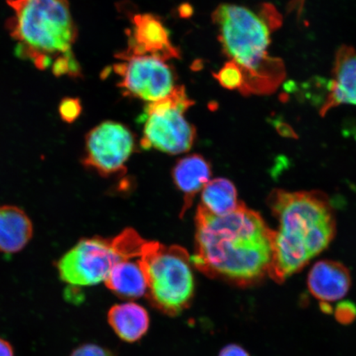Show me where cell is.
I'll use <instances>...</instances> for the list:
<instances>
[{
	"label": "cell",
	"instance_id": "cell-13",
	"mask_svg": "<svg viewBox=\"0 0 356 356\" xmlns=\"http://www.w3.org/2000/svg\"><path fill=\"white\" fill-rule=\"evenodd\" d=\"M106 286L115 296L124 300H136L148 291V282L141 257L127 258L118 262L105 280Z\"/></svg>",
	"mask_w": 356,
	"mask_h": 356
},
{
	"label": "cell",
	"instance_id": "cell-21",
	"mask_svg": "<svg viewBox=\"0 0 356 356\" xmlns=\"http://www.w3.org/2000/svg\"><path fill=\"white\" fill-rule=\"evenodd\" d=\"M70 356H117L113 351L106 347L93 344L86 343L80 345L75 348Z\"/></svg>",
	"mask_w": 356,
	"mask_h": 356
},
{
	"label": "cell",
	"instance_id": "cell-9",
	"mask_svg": "<svg viewBox=\"0 0 356 356\" xmlns=\"http://www.w3.org/2000/svg\"><path fill=\"white\" fill-rule=\"evenodd\" d=\"M135 140L130 130L118 122H104L86 136L84 165L102 176L126 170L124 164L133 153Z\"/></svg>",
	"mask_w": 356,
	"mask_h": 356
},
{
	"label": "cell",
	"instance_id": "cell-14",
	"mask_svg": "<svg viewBox=\"0 0 356 356\" xmlns=\"http://www.w3.org/2000/svg\"><path fill=\"white\" fill-rule=\"evenodd\" d=\"M211 176L210 163L199 154L186 156L177 163L172 177L177 188L184 194L181 216L193 204L195 195L211 181Z\"/></svg>",
	"mask_w": 356,
	"mask_h": 356
},
{
	"label": "cell",
	"instance_id": "cell-1",
	"mask_svg": "<svg viewBox=\"0 0 356 356\" xmlns=\"http://www.w3.org/2000/svg\"><path fill=\"white\" fill-rule=\"evenodd\" d=\"M195 252L191 262L209 277L248 287L269 275L274 230L259 213L243 203L228 215L217 216L198 207Z\"/></svg>",
	"mask_w": 356,
	"mask_h": 356
},
{
	"label": "cell",
	"instance_id": "cell-7",
	"mask_svg": "<svg viewBox=\"0 0 356 356\" xmlns=\"http://www.w3.org/2000/svg\"><path fill=\"white\" fill-rule=\"evenodd\" d=\"M123 258L113 239H83L58 264L60 277L67 284L90 286L105 282L113 266Z\"/></svg>",
	"mask_w": 356,
	"mask_h": 356
},
{
	"label": "cell",
	"instance_id": "cell-19",
	"mask_svg": "<svg viewBox=\"0 0 356 356\" xmlns=\"http://www.w3.org/2000/svg\"><path fill=\"white\" fill-rule=\"evenodd\" d=\"M82 104L79 99L66 97L60 102L59 106L60 117L65 122L73 123L82 113Z\"/></svg>",
	"mask_w": 356,
	"mask_h": 356
},
{
	"label": "cell",
	"instance_id": "cell-10",
	"mask_svg": "<svg viewBox=\"0 0 356 356\" xmlns=\"http://www.w3.org/2000/svg\"><path fill=\"white\" fill-rule=\"evenodd\" d=\"M127 51L118 58L149 56L167 61L178 59L180 51L173 46L165 26L152 13H139L132 19Z\"/></svg>",
	"mask_w": 356,
	"mask_h": 356
},
{
	"label": "cell",
	"instance_id": "cell-3",
	"mask_svg": "<svg viewBox=\"0 0 356 356\" xmlns=\"http://www.w3.org/2000/svg\"><path fill=\"white\" fill-rule=\"evenodd\" d=\"M225 54L242 70L244 96L274 92L286 78L283 61L270 56L271 32L282 25L273 6H264L259 15L248 8L222 3L212 13Z\"/></svg>",
	"mask_w": 356,
	"mask_h": 356
},
{
	"label": "cell",
	"instance_id": "cell-26",
	"mask_svg": "<svg viewBox=\"0 0 356 356\" xmlns=\"http://www.w3.org/2000/svg\"><path fill=\"white\" fill-rule=\"evenodd\" d=\"M354 138H355V141H356V130H355V131L354 132Z\"/></svg>",
	"mask_w": 356,
	"mask_h": 356
},
{
	"label": "cell",
	"instance_id": "cell-16",
	"mask_svg": "<svg viewBox=\"0 0 356 356\" xmlns=\"http://www.w3.org/2000/svg\"><path fill=\"white\" fill-rule=\"evenodd\" d=\"M33 233L32 221L20 208L0 207V252L21 251L32 238Z\"/></svg>",
	"mask_w": 356,
	"mask_h": 356
},
{
	"label": "cell",
	"instance_id": "cell-23",
	"mask_svg": "<svg viewBox=\"0 0 356 356\" xmlns=\"http://www.w3.org/2000/svg\"><path fill=\"white\" fill-rule=\"evenodd\" d=\"M0 356H15V350L12 345L1 337H0Z\"/></svg>",
	"mask_w": 356,
	"mask_h": 356
},
{
	"label": "cell",
	"instance_id": "cell-20",
	"mask_svg": "<svg viewBox=\"0 0 356 356\" xmlns=\"http://www.w3.org/2000/svg\"><path fill=\"white\" fill-rule=\"evenodd\" d=\"M337 321L341 324L348 325L356 319V305L350 301H343L338 304L335 310Z\"/></svg>",
	"mask_w": 356,
	"mask_h": 356
},
{
	"label": "cell",
	"instance_id": "cell-12",
	"mask_svg": "<svg viewBox=\"0 0 356 356\" xmlns=\"http://www.w3.org/2000/svg\"><path fill=\"white\" fill-rule=\"evenodd\" d=\"M307 284L312 296L321 302H329L346 296L351 286V277L344 265L322 260L312 267Z\"/></svg>",
	"mask_w": 356,
	"mask_h": 356
},
{
	"label": "cell",
	"instance_id": "cell-4",
	"mask_svg": "<svg viewBox=\"0 0 356 356\" xmlns=\"http://www.w3.org/2000/svg\"><path fill=\"white\" fill-rule=\"evenodd\" d=\"M7 3L13 13L7 29L21 59L44 70L73 53L78 31L69 0H7Z\"/></svg>",
	"mask_w": 356,
	"mask_h": 356
},
{
	"label": "cell",
	"instance_id": "cell-11",
	"mask_svg": "<svg viewBox=\"0 0 356 356\" xmlns=\"http://www.w3.org/2000/svg\"><path fill=\"white\" fill-rule=\"evenodd\" d=\"M341 105L356 106V51L348 46L338 49L320 114Z\"/></svg>",
	"mask_w": 356,
	"mask_h": 356
},
{
	"label": "cell",
	"instance_id": "cell-6",
	"mask_svg": "<svg viewBox=\"0 0 356 356\" xmlns=\"http://www.w3.org/2000/svg\"><path fill=\"white\" fill-rule=\"evenodd\" d=\"M193 104L184 86H175L163 99L149 102L143 115L142 148L169 154L188 152L194 144L197 131L184 114Z\"/></svg>",
	"mask_w": 356,
	"mask_h": 356
},
{
	"label": "cell",
	"instance_id": "cell-5",
	"mask_svg": "<svg viewBox=\"0 0 356 356\" xmlns=\"http://www.w3.org/2000/svg\"><path fill=\"white\" fill-rule=\"evenodd\" d=\"M141 261L148 282L146 296L151 305L170 317L189 308L195 282L191 258L184 248L146 241Z\"/></svg>",
	"mask_w": 356,
	"mask_h": 356
},
{
	"label": "cell",
	"instance_id": "cell-18",
	"mask_svg": "<svg viewBox=\"0 0 356 356\" xmlns=\"http://www.w3.org/2000/svg\"><path fill=\"white\" fill-rule=\"evenodd\" d=\"M213 77L218 80L222 87L229 90L238 89L240 92L243 88L244 79L242 70L232 60L227 61L217 73L213 74Z\"/></svg>",
	"mask_w": 356,
	"mask_h": 356
},
{
	"label": "cell",
	"instance_id": "cell-17",
	"mask_svg": "<svg viewBox=\"0 0 356 356\" xmlns=\"http://www.w3.org/2000/svg\"><path fill=\"white\" fill-rule=\"evenodd\" d=\"M202 206L213 215H228L240 204L237 190L234 185L225 178H216L208 182L202 194Z\"/></svg>",
	"mask_w": 356,
	"mask_h": 356
},
{
	"label": "cell",
	"instance_id": "cell-2",
	"mask_svg": "<svg viewBox=\"0 0 356 356\" xmlns=\"http://www.w3.org/2000/svg\"><path fill=\"white\" fill-rule=\"evenodd\" d=\"M268 206L279 224L269 277L282 284L329 246L336 234L335 215L321 191L275 190Z\"/></svg>",
	"mask_w": 356,
	"mask_h": 356
},
{
	"label": "cell",
	"instance_id": "cell-25",
	"mask_svg": "<svg viewBox=\"0 0 356 356\" xmlns=\"http://www.w3.org/2000/svg\"><path fill=\"white\" fill-rule=\"evenodd\" d=\"M297 2H298V3H300V4H301V6H302V3H304V0H298V1H297ZM297 2H296V3H297Z\"/></svg>",
	"mask_w": 356,
	"mask_h": 356
},
{
	"label": "cell",
	"instance_id": "cell-8",
	"mask_svg": "<svg viewBox=\"0 0 356 356\" xmlns=\"http://www.w3.org/2000/svg\"><path fill=\"white\" fill-rule=\"evenodd\" d=\"M114 73L118 75V87L124 95L149 102L163 99L175 86V74L166 61L149 56L119 58Z\"/></svg>",
	"mask_w": 356,
	"mask_h": 356
},
{
	"label": "cell",
	"instance_id": "cell-15",
	"mask_svg": "<svg viewBox=\"0 0 356 356\" xmlns=\"http://www.w3.org/2000/svg\"><path fill=\"white\" fill-rule=\"evenodd\" d=\"M108 322L115 335L127 343L140 341L150 326L148 312L144 307L132 302L111 307Z\"/></svg>",
	"mask_w": 356,
	"mask_h": 356
},
{
	"label": "cell",
	"instance_id": "cell-22",
	"mask_svg": "<svg viewBox=\"0 0 356 356\" xmlns=\"http://www.w3.org/2000/svg\"><path fill=\"white\" fill-rule=\"evenodd\" d=\"M218 356H250V355L241 346L229 344L225 346Z\"/></svg>",
	"mask_w": 356,
	"mask_h": 356
},
{
	"label": "cell",
	"instance_id": "cell-24",
	"mask_svg": "<svg viewBox=\"0 0 356 356\" xmlns=\"http://www.w3.org/2000/svg\"><path fill=\"white\" fill-rule=\"evenodd\" d=\"M321 309L325 314H331L332 313V307L330 305H328V302H321Z\"/></svg>",
	"mask_w": 356,
	"mask_h": 356
}]
</instances>
